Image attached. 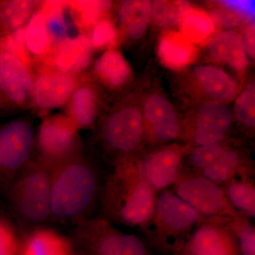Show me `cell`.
<instances>
[{"label": "cell", "mask_w": 255, "mask_h": 255, "mask_svg": "<svg viewBox=\"0 0 255 255\" xmlns=\"http://www.w3.org/2000/svg\"><path fill=\"white\" fill-rule=\"evenodd\" d=\"M101 196L109 219L124 226H147L155 212L156 192L142 177L134 155L117 159Z\"/></svg>", "instance_id": "cell-1"}, {"label": "cell", "mask_w": 255, "mask_h": 255, "mask_svg": "<svg viewBox=\"0 0 255 255\" xmlns=\"http://www.w3.org/2000/svg\"><path fill=\"white\" fill-rule=\"evenodd\" d=\"M100 191L97 169L82 155L57 166L52 173L51 219L80 223L93 209Z\"/></svg>", "instance_id": "cell-2"}, {"label": "cell", "mask_w": 255, "mask_h": 255, "mask_svg": "<svg viewBox=\"0 0 255 255\" xmlns=\"http://www.w3.org/2000/svg\"><path fill=\"white\" fill-rule=\"evenodd\" d=\"M53 169L39 157H33L7 187L13 214L27 232L51 219Z\"/></svg>", "instance_id": "cell-3"}, {"label": "cell", "mask_w": 255, "mask_h": 255, "mask_svg": "<svg viewBox=\"0 0 255 255\" xmlns=\"http://www.w3.org/2000/svg\"><path fill=\"white\" fill-rule=\"evenodd\" d=\"M141 98L142 95L136 92L122 99L107 114L101 126L102 145L119 156L118 159L133 156L145 140Z\"/></svg>", "instance_id": "cell-4"}, {"label": "cell", "mask_w": 255, "mask_h": 255, "mask_svg": "<svg viewBox=\"0 0 255 255\" xmlns=\"http://www.w3.org/2000/svg\"><path fill=\"white\" fill-rule=\"evenodd\" d=\"M70 241L79 255H147L145 245L138 238L121 232L105 219L80 221Z\"/></svg>", "instance_id": "cell-5"}, {"label": "cell", "mask_w": 255, "mask_h": 255, "mask_svg": "<svg viewBox=\"0 0 255 255\" xmlns=\"http://www.w3.org/2000/svg\"><path fill=\"white\" fill-rule=\"evenodd\" d=\"M177 82L179 95L194 107L211 102L228 105L240 92L236 80L216 65L192 66Z\"/></svg>", "instance_id": "cell-6"}, {"label": "cell", "mask_w": 255, "mask_h": 255, "mask_svg": "<svg viewBox=\"0 0 255 255\" xmlns=\"http://www.w3.org/2000/svg\"><path fill=\"white\" fill-rule=\"evenodd\" d=\"M79 131L65 114L45 117L36 135L37 157L54 168L82 155Z\"/></svg>", "instance_id": "cell-7"}, {"label": "cell", "mask_w": 255, "mask_h": 255, "mask_svg": "<svg viewBox=\"0 0 255 255\" xmlns=\"http://www.w3.org/2000/svg\"><path fill=\"white\" fill-rule=\"evenodd\" d=\"M36 135L27 119H14L0 127V183L5 187L33 158Z\"/></svg>", "instance_id": "cell-8"}, {"label": "cell", "mask_w": 255, "mask_h": 255, "mask_svg": "<svg viewBox=\"0 0 255 255\" xmlns=\"http://www.w3.org/2000/svg\"><path fill=\"white\" fill-rule=\"evenodd\" d=\"M33 78L22 58L0 47V116L31 107Z\"/></svg>", "instance_id": "cell-9"}, {"label": "cell", "mask_w": 255, "mask_h": 255, "mask_svg": "<svg viewBox=\"0 0 255 255\" xmlns=\"http://www.w3.org/2000/svg\"><path fill=\"white\" fill-rule=\"evenodd\" d=\"M194 108L182 123V135L187 138L189 145L221 143L233 121V114L227 105L211 102Z\"/></svg>", "instance_id": "cell-10"}, {"label": "cell", "mask_w": 255, "mask_h": 255, "mask_svg": "<svg viewBox=\"0 0 255 255\" xmlns=\"http://www.w3.org/2000/svg\"><path fill=\"white\" fill-rule=\"evenodd\" d=\"M141 112L145 140L152 143L166 144L182 135V122L174 105L158 90L142 95Z\"/></svg>", "instance_id": "cell-11"}, {"label": "cell", "mask_w": 255, "mask_h": 255, "mask_svg": "<svg viewBox=\"0 0 255 255\" xmlns=\"http://www.w3.org/2000/svg\"><path fill=\"white\" fill-rule=\"evenodd\" d=\"M174 193L195 210L205 221L217 223V219L226 214L228 199L218 184L202 176L179 177Z\"/></svg>", "instance_id": "cell-12"}, {"label": "cell", "mask_w": 255, "mask_h": 255, "mask_svg": "<svg viewBox=\"0 0 255 255\" xmlns=\"http://www.w3.org/2000/svg\"><path fill=\"white\" fill-rule=\"evenodd\" d=\"M191 147L189 144H172L152 151L142 158L137 157L142 177L155 192L177 182L183 159Z\"/></svg>", "instance_id": "cell-13"}, {"label": "cell", "mask_w": 255, "mask_h": 255, "mask_svg": "<svg viewBox=\"0 0 255 255\" xmlns=\"http://www.w3.org/2000/svg\"><path fill=\"white\" fill-rule=\"evenodd\" d=\"M203 222L200 215L175 193L162 191L157 196L155 212L148 225L155 228L152 232L171 236L186 234Z\"/></svg>", "instance_id": "cell-14"}, {"label": "cell", "mask_w": 255, "mask_h": 255, "mask_svg": "<svg viewBox=\"0 0 255 255\" xmlns=\"http://www.w3.org/2000/svg\"><path fill=\"white\" fill-rule=\"evenodd\" d=\"M79 85L77 76L43 67L33 78L31 107L46 117L66 105Z\"/></svg>", "instance_id": "cell-15"}, {"label": "cell", "mask_w": 255, "mask_h": 255, "mask_svg": "<svg viewBox=\"0 0 255 255\" xmlns=\"http://www.w3.org/2000/svg\"><path fill=\"white\" fill-rule=\"evenodd\" d=\"M94 48L88 35L79 33L70 37L43 58L45 68L78 76L90 65Z\"/></svg>", "instance_id": "cell-16"}, {"label": "cell", "mask_w": 255, "mask_h": 255, "mask_svg": "<svg viewBox=\"0 0 255 255\" xmlns=\"http://www.w3.org/2000/svg\"><path fill=\"white\" fill-rule=\"evenodd\" d=\"M205 46L206 56L214 65H226L238 74L248 69L249 58L241 33L236 30L218 32Z\"/></svg>", "instance_id": "cell-17"}, {"label": "cell", "mask_w": 255, "mask_h": 255, "mask_svg": "<svg viewBox=\"0 0 255 255\" xmlns=\"http://www.w3.org/2000/svg\"><path fill=\"white\" fill-rule=\"evenodd\" d=\"M157 55L164 68L182 73L196 63L199 49L186 40L177 29L166 30L159 35Z\"/></svg>", "instance_id": "cell-18"}, {"label": "cell", "mask_w": 255, "mask_h": 255, "mask_svg": "<svg viewBox=\"0 0 255 255\" xmlns=\"http://www.w3.org/2000/svg\"><path fill=\"white\" fill-rule=\"evenodd\" d=\"M102 99L98 87L90 82L80 83L65 105V115L79 130L93 127L100 115Z\"/></svg>", "instance_id": "cell-19"}, {"label": "cell", "mask_w": 255, "mask_h": 255, "mask_svg": "<svg viewBox=\"0 0 255 255\" xmlns=\"http://www.w3.org/2000/svg\"><path fill=\"white\" fill-rule=\"evenodd\" d=\"M94 77L102 86L112 91H118L132 81L130 64L117 48L105 50L93 67Z\"/></svg>", "instance_id": "cell-20"}, {"label": "cell", "mask_w": 255, "mask_h": 255, "mask_svg": "<svg viewBox=\"0 0 255 255\" xmlns=\"http://www.w3.org/2000/svg\"><path fill=\"white\" fill-rule=\"evenodd\" d=\"M151 24V1L126 0L119 3L117 23L119 43L135 41L145 34Z\"/></svg>", "instance_id": "cell-21"}, {"label": "cell", "mask_w": 255, "mask_h": 255, "mask_svg": "<svg viewBox=\"0 0 255 255\" xmlns=\"http://www.w3.org/2000/svg\"><path fill=\"white\" fill-rule=\"evenodd\" d=\"M72 242L54 230L40 227L26 233L18 255H74Z\"/></svg>", "instance_id": "cell-22"}, {"label": "cell", "mask_w": 255, "mask_h": 255, "mask_svg": "<svg viewBox=\"0 0 255 255\" xmlns=\"http://www.w3.org/2000/svg\"><path fill=\"white\" fill-rule=\"evenodd\" d=\"M177 30L186 40L198 47L206 46L218 33L206 9L191 4L183 12Z\"/></svg>", "instance_id": "cell-23"}, {"label": "cell", "mask_w": 255, "mask_h": 255, "mask_svg": "<svg viewBox=\"0 0 255 255\" xmlns=\"http://www.w3.org/2000/svg\"><path fill=\"white\" fill-rule=\"evenodd\" d=\"M189 240L194 255H228L226 236L217 223L203 222L196 226Z\"/></svg>", "instance_id": "cell-24"}, {"label": "cell", "mask_w": 255, "mask_h": 255, "mask_svg": "<svg viewBox=\"0 0 255 255\" xmlns=\"http://www.w3.org/2000/svg\"><path fill=\"white\" fill-rule=\"evenodd\" d=\"M41 4L33 0H0V33L4 37L24 27Z\"/></svg>", "instance_id": "cell-25"}, {"label": "cell", "mask_w": 255, "mask_h": 255, "mask_svg": "<svg viewBox=\"0 0 255 255\" xmlns=\"http://www.w3.org/2000/svg\"><path fill=\"white\" fill-rule=\"evenodd\" d=\"M69 13L75 26L87 34L102 18L110 16L113 2L101 0L67 1Z\"/></svg>", "instance_id": "cell-26"}, {"label": "cell", "mask_w": 255, "mask_h": 255, "mask_svg": "<svg viewBox=\"0 0 255 255\" xmlns=\"http://www.w3.org/2000/svg\"><path fill=\"white\" fill-rule=\"evenodd\" d=\"M23 40L31 58L41 60L49 54L51 43L45 18L39 8L23 28Z\"/></svg>", "instance_id": "cell-27"}, {"label": "cell", "mask_w": 255, "mask_h": 255, "mask_svg": "<svg viewBox=\"0 0 255 255\" xmlns=\"http://www.w3.org/2000/svg\"><path fill=\"white\" fill-rule=\"evenodd\" d=\"M39 9L46 21L52 50L72 37L69 36L70 27L66 18L67 1H41Z\"/></svg>", "instance_id": "cell-28"}, {"label": "cell", "mask_w": 255, "mask_h": 255, "mask_svg": "<svg viewBox=\"0 0 255 255\" xmlns=\"http://www.w3.org/2000/svg\"><path fill=\"white\" fill-rule=\"evenodd\" d=\"M206 10L211 15L218 32L236 30L241 26L245 28L252 22L251 13L233 1H209Z\"/></svg>", "instance_id": "cell-29"}, {"label": "cell", "mask_w": 255, "mask_h": 255, "mask_svg": "<svg viewBox=\"0 0 255 255\" xmlns=\"http://www.w3.org/2000/svg\"><path fill=\"white\" fill-rule=\"evenodd\" d=\"M190 4L182 0L151 1V24L162 31L176 29L183 12Z\"/></svg>", "instance_id": "cell-30"}, {"label": "cell", "mask_w": 255, "mask_h": 255, "mask_svg": "<svg viewBox=\"0 0 255 255\" xmlns=\"http://www.w3.org/2000/svg\"><path fill=\"white\" fill-rule=\"evenodd\" d=\"M239 164V157L236 151L226 147L219 158L201 171V175L220 185L227 182Z\"/></svg>", "instance_id": "cell-31"}, {"label": "cell", "mask_w": 255, "mask_h": 255, "mask_svg": "<svg viewBox=\"0 0 255 255\" xmlns=\"http://www.w3.org/2000/svg\"><path fill=\"white\" fill-rule=\"evenodd\" d=\"M94 50L117 48L119 43L118 28L111 15L96 23L88 34Z\"/></svg>", "instance_id": "cell-32"}, {"label": "cell", "mask_w": 255, "mask_h": 255, "mask_svg": "<svg viewBox=\"0 0 255 255\" xmlns=\"http://www.w3.org/2000/svg\"><path fill=\"white\" fill-rule=\"evenodd\" d=\"M233 117L244 127L255 128V80L247 85L234 100Z\"/></svg>", "instance_id": "cell-33"}, {"label": "cell", "mask_w": 255, "mask_h": 255, "mask_svg": "<svg viewBox=\"0 0 255 255\" xmlns=\"http://www.w3.org/2000/svg\"><path fill=\"white\" fill-rule=\"evenodd\" d=\"M226 195L235 207L255 216V187L243 182H233L228 186Z\"/></svg>", "instance_id": "cell-34"}, {"label": "cell", "mask_w": 255, "mask_h": 255, "mask_svg": "<svg viewBox=\"0 0 255 255\" xmlns=\"http://www.w3.org/2000/svg\"><path fill=\"white\" fill-rule=\"evenodd\" d=\"M225 148L222 142L215 145L193 146L188 151L186 157L191 167L201 172L214 163Z\"/></svg>", "instance_id": "cell-35"}, {"label": "cell", "mask_w": 255, "mask_h": 255, "mask_svg": "<svg viewBox=\"0 0 255 255\" xmlns=\"http://www.w3.org/2000/svg\"><path fill=\"white\" fill-rule=\"evenodd\" d=\"M21 241L14 226L0 219V255H18Z\"/></svg>", "instance_id": "cell-36"}, {"label": "cell", "mask_w": 255, "mask_h": 255, "mask_svg": "<svg viewBox=\"0 0 255 255\" xmlns=\"http://www.w3.org/2000/svg\"><path fill=\"white\" fill-rule=\"evenodd\" d=\"M241 250L243 255H255V229L246 228L240 232Z\"/></svg>", "instance_id": "cell-37"}, {"label": "cell", "mask_w": 255, "mask_h": 255, "mask_svg": "<svg viewBox=\"0 0 255 255\" xmlns=\"http://www.w3.org/2000/svg\"><path fill=\"white\" fill-rule=\"evenodd\" d=\"M241 35L248 58L255 60V21L247 25Z\"/></svg>", "instance_id": "cell-38"}, {"label": "cell", "mask_w": 255, "mask_h": 255, "mask_svg": "<svg viewBox=\"0 0 255 255\" xmlns=\"http://www.w3.org/2000/svg\"><path fill=\"white\" fill-rule=\"evenodd\" d=\"M3 38L2 35H1V33H0V41H1V38Z\"/></svg>", "instance_id": "cell-39"}, {"label": "cell", "mask_w": 255, "mask_h": 255, "mask_svg": "<svg viewBox=\"0 0 255 255\" xmlns=\"http://www.w3.org/2000/svg\"><path fill=\"white\" fill-rule=\"evenodd\" d=\"M77 255L76 253H75V255Z\"/></svg>", "instance_id": "cell-40"}]
</instances>
